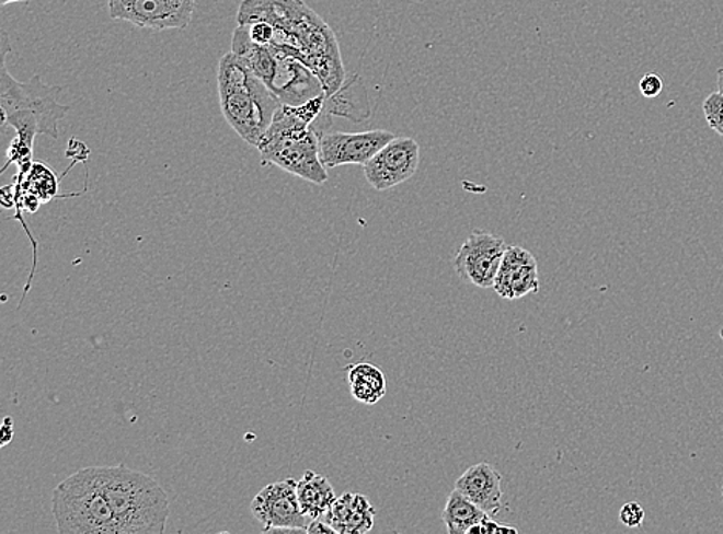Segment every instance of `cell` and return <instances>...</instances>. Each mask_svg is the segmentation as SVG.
Segmentation results:
<instances>
[{"instance_id":"ac0fdd59","label":"cell","mask_w":723,"mask_h":534,"mask_svg":"<svg viewBox=\"0 0 723 534\" xmlns=\"http://www.w3.org/2000/svg\"><path fill=\"white\" fill-rule=\"evenodd\" d=\"M347 382L355 400L366 405L380 403L388 393L385 373L369 362H358L347 369Z\"/></svg>"},{"instance_id":"e0dca14e","label":"cell","mask_w":723,"mask_h":534,"mask_svg":"<svg viewBox=\"0 0 723 534\" xmlns=\"http://www.w3.org/2000/svg\"><path fill=\"white\" fill-rule=\"evenodd\" d=\"M298 501H300L302 513L312 519L323 518L336 496L328 477L318 475L315 472H306L302 479L297 483Z\"/></svg>"},{"instance_id":"4fadbf2b","label":"cell","mask_w":723,"mask_h":534,"mask_svg":"<svg viewBox=\"0 0 723 534\" xmlns=\"http://www.w3.org/2000/svg\"><path fill=\"white\" fill-rule=\"evenodd\" d=\"M539 267L537 259L521 247H507L495 278L494 290L506 301H517L528 294L539 293Z\"/></svg>"},{"instance_id":"30bf717a","label":"cell","mask_w":723,"mask_h":534,"mask_svg":"<svg viewBox=\"0 0 723 534\" xmlns=\"http://www.w3.org/2000/svg\"><path fill=\"white\" fill-rule=\"evenodd\" d=\"M420 159H422V150L415 139L393 138L366 165H363L367 184L377 191H386L404 184L414 177L420 166Z\"/></svg>"},{"instance_id":"603a6c76","label":"cell","mask_w":723,"mask_h":534,"mask_svg":"<svg viewBox=\"0 0 723 534\" xmlns=\"http://www.w3.org/2000/svg\"><path fill=\"white\" fill-rule=\"evenodd\" d=\"M514 526L497 524L490 516L482 519L479 524L472 526L468 534H517Z\"/></svg>"},{"instance_id":"7402d4cb","label":"cell","mask_w":723,"mask_h":534,"mask_svg":"<svg viewBox=\"0 0 723 534\" xmlns=\"http://www.w3.org/2000/svg\"><path fill=\"white\" fill-rule=\"evenodd\" d=\"M619 519L628 529H639L645 521V510H643L641 503L628 502L620 510Z\"/></svg>"},{"instance_id":"83f0119b","label":"cell","mask_w":723,"mask_h":534,"mask_svg":"<svg viewBox=\"0 0 723 534\" xmlns=\"http://www.w3.org/2000/svg\"><path fill=\"white\" fill-rule=\"evenodd\" d=\"M13 2H28V0H0V5L5 7Z\"/></svg>"},{"instance_id":"7a4b0ae2","label":"cell","mask_w":723,"mask_h":534,"mask_svg":"<svg viewBox=\"0 0 723 534\" xmlns=\"http://www.w3.org/2000/svg\"><path fill=\"white\" fill-rule=\"evenodd\" d=\"M324 102L325 94L297 107L282 105L256 147L264 165H276L312 184L328 182V170L320 158V136L312 128L323 113Z\"/></svg>"},{"instance_id":"7c38bea8","label":"cell","mask_w":723,"mask_h":534,"mask_svg":"<svg viewBox=\"0 0 723 534\" xmlns=\"http://www.w3.org/2000/svg\"><path fill=\"white\" fill-rule=\"evenodd\" d=\"M271 48L275 53L276 63L266 85L274 91L283 105L297 107L318 96H324L323 82L306 63L278 48Z\"/></svg>"},{"instance_id":"f1b7e54d","label":"cell","mask_w":723,"mask_h":534,"mask_svg":"<svg viewBox=\"0 0 723 534\" xmlns=\"http://www.w3.org/2000/svg\"><path fill=\"white\" fill-rule=\"evenodd\" d=\"M722 499H723V488H722Z\"/></svg>"},{"instance_id":"6da1fadb","label":"cell","mask_w":723,"mask_h":534,"mask_svg":"<svg viewBox=\"0 0 723 534\" xmlns=\"http://www.w3.org/2000/svg\"><path fill=\"white\" fill-rule=\"evenodd\" d=\"M267 22L274 28L268 47L300 59L332 96L346 82L338 40L331 26L302 0H242L238 25Z\"/></svg>"},{"instance_id":"2e32d148","label":"cell","mask_w":723,"mask_h":534,"mask_svg":"<svg viewBox=\"0 0 723 534\" xmlns=\"http://www.w3.org/2000/svg\"><path fill=\"white\" fill-rule=\"evenodd\" d=\"M375 514L377 511L366 496L344 494L323 518L336 534H365L372 530Z\"/></svg>"},{"instance_id":"277c9868","label":"cell","mask_w":723,"mask_h":534,"mask_svg":"<svg viewBox=\"0 0 723 534\" xmlns=\"http://www.w3.org/2000/svg\"><path fill=\"white\" fill-rule=\"evenodd\" d=\"M218 93L227 124L242 140L259 147L282 101L234 53L219 60Z\"/></svg>"},{"instance_id":"cb8c5ba5","label":"cell","mask_w":723,"mask_h":534,"mask_svg":"<svg viewBox=\"0 0 723 534\" xmlns=\"http://www.w3.org/2000/svg\"><path fill=\"white\" fill-rule=\"evenodd\" d=\"M639 90L646 100H654V97L661 96L662 90H664V81L658 74H645L639 82Z\"/></svg>"},{"instance_id":"8fae6325","label":"cell","mask_w":723,"mask_h":534,"mask_svg":"<svg viewBox=\"0 0 723 534\" xmlns=\"http://www.w3.org/2000/svg\"><path fill=\"white\" fill-rule=\"evenodd\" d=\"M395 138L391 131H328L320 138V158L325 169L342 165H366Z\"/></svg>"},{"instance_id":"5b68a950","label":"cell","mask_w":723,"mask_h":534,"mask_svg":"<svg viewBox=\"0 0 723 534\" xmlns=\"http://www.w3.org/2000/svg\"><path fill=\"white\" fill-rule=\"evenodd\" d=\"M100 477L120 534L165 532L170 514L169 496L157 480L124 464L100 467Z\"/></svg>"},{"instance_id":"9a60e30c","label":"cell","mask_w":723,"mask_h":534,"mask_svg":"<svg viewBox=\"0 0 723 534\" xmlns=\"http://www.w3.org/2000/svg\"><path fill=\"white\" fill-rule=\"evenodd\" d=\"M456 488L490 516L502 510V475L486 462L466 469Z\"/></svg>"},{"instance_id":"ffe728a7","label":"cell","mask_w":723,"mask_h":534,"mask_svg":"<svg viewBox=\"0 0 723 534\" xmlns=\"http://www.w3.org/2000/svg\"><path fill=\"white\" fill-rule=\"evenodd\" d=\"M25 189L30 195L36 196L41 202H47L58 193V181L55 173L44 164H33L26 173Z\"/></svg>"},{"instance_id":"4316f807","label":"cell","mask_w":723,"mask_h":534,"mask_svg":"<svg viewBox=\"0 0 723 534\" xmlns=\"http://www.w3.org/2000/svg\"><path fill=\"white\" fill-rule=\"evenodd\" d=\"M719 93L723 94V67L718 71V81H715Z\"/></svg>"},{"instance_id":"52a82bcc","label":"cell","mask_w":723,"mask_h":534,"mask_svg":"<svg viewBox=\"0 0 723 534\" xmlns=\"http://www.w3.org/2000/svg\"><path fill=\"white\" fill-rule=\"evenodd\" d=\"M195 5L196 0H108L112 19L149 30L187 28Z\"/></svg>"},{"instance_id":"484cf974","label":"cell","mask_w":723,"mask_h":534,"mask_svg":"<svg viewBox=\"0 0 723 534\" xmlns=\"http://www.w3.org/2000/svg\"><path fill=\"white\" fill-rule=\"evenodd\" d=\"M13 436H14L13 419L5 418V420H3V426H2V446L10 444V442L13 441Z\"/></svg>"},{"instance_id":"8992f818","label":"cell","mask_w":723,"mask_h":534,"mask_svg":"<svg viewBox=\"0 0 723 534\" xmlns=\"http://www.w3.org/2000/svg\"><path fill=\"white\" fill-rule=\"evenodd\" d=\"M51 509L60 534H120L100 467L79 469L62 480L53 490Z\"/></svg>"},{"instance_id":"5bb4252c","label":"cell","mask_w":723,"mask_h":534,"mask_svg":"<svg viewBox=\"0 0 723 534\" xmlns=\"http://www.w3.org/2000/svg\"><path fill=\"white\" fill-rule=\"evenodd\" d=\"M370 113L372 112H370L365 83L359 76H354L352 79H346L342 89L335 94L325 96L323 113L313 123V128L323 135L331 128L333 116L363 123V120L369 119Z\"/></svg>"},{"instance_id":"44dd1931","label":"cell","mask_w":723,"mask_h":534,"mask_svg":"<svg viewBox=\"0 0 723 534\" xmlns=\"http://www.w3.org/2000/svg\"><path fill=\"white\" fill-rule=\"evenodd\" d=\"M708 127L723 138V94L715 91L702 105Z\"/></svg>"},{"instance_id":"ba28073f","label":"cell","mask_w":723,"mask_h":534,"mask_svg":"<svg viewBox=\"0 0 723 534\" xmlns=\"http://www.w3.org/2000/svg\"><path fill=\"white\" fill-rule=\"evenodd\" d=\"M250 511L263 525L264 533L275 530L308 532L310 519L302 513L298 501L297 480L284 479L268 484L253 498Z\"/></svg>"},{"instance_id":"9c48e42d","label":"cell","mask_w":723,"mask_h":534,"mask_svg":"<svg viewBox=\"0 0 723 534\" xmlns=\"http://www.w3.org/2000/svg\"><path fill=\"white\" fill-rule=\"evenodd\" d=\"M506 249L503 237L475 231L458 249L454 267L464 282L486 290L494 287Z\"/></svg>"},{"instance_id":"d4e9b609","label":"cell","mask_w":723,"mask_h":534,"mask_svg":"<svg viewBox=\"0 0 723 534\" xmlns=\"http://www.w3.org/2000/svg\"><path fill=\"white\" fill-rule=\"evenodd\" d=\"M308 533L336 534L335 530H333L332 526L324 521V518L312 519V521H310V524L308 526Z\"/></svg>"},{"instance_id":"d6986e66","label":"cell","mask_w":723,"mask_h":534,"mask_svg":"<svg viewBox=\"0 0 723 534\" xmlns=\"http://www.w3.org/2000/svg\"><path fill=\"white\" fill-rule=\"evenodd\" d=\"M490 516L484 513L471 499L466 498L461 491L456 490L449 495L445 510H443V522L449 534H468L472 526L479 524L482 519Z\"/></svg>"},{"instance_id":"3957f363","label":"cell","mask_w":723,"mask_h":534,"mask_svg":"<svg viewBox=\"0 0 723 534\" xmlns=\"http://www.w3.org/2000/svg\"><path fill=\"white\" fill-rule=\"evenodd\" d=\"M11 51L9 34L2 30V73H0V108L2 128L11 125L18 138L33 147L36 135L59 138L58 125L67 113L68 105L60 104L62 89L47 85L36 74L28 82H19L7 70V55Z\"/></svg>"}]
</instances>
